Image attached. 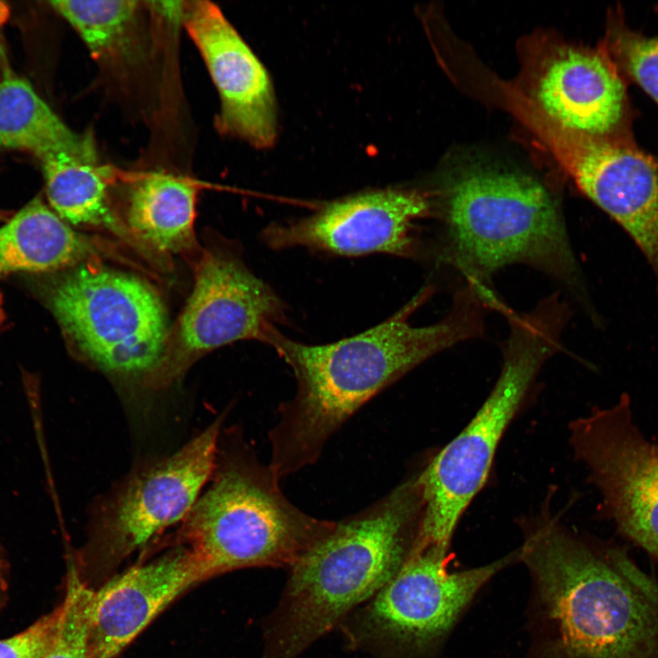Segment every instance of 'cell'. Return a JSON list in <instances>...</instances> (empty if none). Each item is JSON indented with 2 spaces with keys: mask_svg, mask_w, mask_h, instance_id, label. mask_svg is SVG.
Wrapping results in <instances>:
<instances>
[{
  "mask_svg": "<svg viewBox=\"0 0 658 658\" xmlns=\"http://www.w3.org/2000/svg\"><path fill=\"white\" fill-rule=\"evenodd\" d=\"M523 58L514 84L550 121L587 136L632 137L626 80L600 44L535 37Z\"/></svg>",
  "mask_w": 658,
  "mask_h": 658,
  "instance_id": "obj_13",
  "label": "cell"
},
{
  "mask_svg": "<svg viewBox=\"0 0 658 658\" xmlns=\"http://www.w3.org/2000/svg\"><path fill=\"white\" fill-rule=\"evenodd\" d=\"M277 295L229 250L202 249L192 293L169 329L162 359L145 388L164 389L207 353L239 340L265 342L280 320Z\"/></svg>",
  "mask_w": 658,
  "mask_h": 658,
  "instance_id": "obj_10",
  "label": "cell"
},
{
  "mask_svg": "<svg viewBox=\"0 0 658 658\" xmlns=\"http://www.w3.org/2000/svg\"><path fill=\"white\" fill-rule=\"evenodd\" d=\"M211 478L178 529L207 578L250 567L291 568L336 526L291 503L241 439L217 457Z\"/></svg>",
  "mask_w": 658,
  "mask_h": 658,
  "instance_id": "obj_4",
  "label": "cell"
},
{
  "mask_svg": "<svg viewBox=\"0 0 658 658\" xmlns=\"http://www.w3.org/2000/svg\"><path fill=\"white\" fill-rule=\"evenodd\" d=\"M98 248L72 229L40 198L0 227V275L49 271L96 260Z\"/></svg>",
  "mask_w": 658,
  "mask_h": 658,
  "instance_id": "obj_19",
  "label": "cell"
},
{
  "mask_svg": "<svg viewBox=\"0 0 658 658\" xmlns=\"http://www.w3.org/2000/svg\"><path fill=\"white\" fill-rule=\"evenodd\" d=\"M87 134L71 131L25 80H0V150H27L39 158L77 147Z\"/></svg>",
  "mask_w": 658,
  "mask_h": 658,
  "instance_id": "obj_20",
  "label": "cell"
},
{
  "mask_svg": "<svg viewBox=\"0 0 658 658\" xmlns=\"http://www.w3.org/2000/svg\"><path fill=\"white\" fill-rule=\"evenodd\" d=\"M575 458L599 490L621 535L658 560V443L634 424L623 395L569 424Z\"/></svg>",
  "mask_w": 658,
  "mask_h": 658,
  "instance_id": "obj_12",
  "label": "cell"
},
{
  "mask_svg": "<svg viewBox=\"0 0 658 658\" xmlns=\"http://www.w3.org/2000/svg\"><path fill=\"white\" fill-rule=\"evenodd\" d=\"M600 45L624 80L636 83L658 104V35L633 30L617 7L608 14Z\"/></svg>",
  "mask_w": 658,
  "mask_h": 658,
  "instance_id": "obj_22",
  "label": "cell"
},
{
  "mask_svg": "<svg viewBox=\"0 0 658 658\" xmlns=\"http://www.w3.org/2000/svg\"><path fill=\"white\" fill-rule=\"evenodd\" d=\"M46 192L54 211L66 222L108 231L146 257H154L112 210L108 175L89 133L79 146L48 153L39 158Z\"/></svg>",
  "mask_w": 658,
  "mask_h": 658,
  "instance_id": "obj_17",
  "label": "cell"
},
{
  "mask_svg": "<svg viewBox=\"0 0 658 658\" xmlns=\"http://www.w3.org/2000/svg\"><path fill=\"white\" fill-rule=\"evenodd\" d=\"M430 209L416 190L371 191L332 202L305 218L270 227L272 248L306 247L343 256L383 252L408 256L413 222Z\"/></svg>",
  "mask_w": 658,
  "mask_h": 658,
  "instance_id": "obj_15",
  "label": "cell"
},
{
  "mask_svg": "<svg viewBox=\"0 0 658 658\" xmlns=\"http://www.w3.org/2000/svg\"><path fill=\"white\" fill-rule=\"evenodd\" d=\"M443 203L450 257L471 284L485 286L498 270L524 263L579 287L562 213L533 176L469 168L448 184Z\"/></svg>",
  "mask_w": 658,
  "mask_h": 658,
  "instance_id": "obj_5",
  "label": "cell"
},
{
  "mask_svg": "<svg viewBox=\"0 0 658 658\" xmlns=\"http://www.w3.org/2000/svg\"><path fill=\"white\" fill-rule=\"evenodd\" d=\"M49 304L79 358L145 387L170 329L164 302L151 284L93 260L52 286Z\"/></svg>",
  "mask_w": 658,
  "mask_h": 658,
  "instance_id": "obj_7",
  "label": "cell"
},
{
  "mask_svg": "<svg viewBox=\"0 0 658 658\" xmlns=\"http://www.w3.org/2000/svg\"><path fill=\"white\" fill-rule=\"evenodd\" d=\"M93 590L71 564L62 600L63 614L49 645L39 658H91L89 609Z\"/></svg>",
  "mask_w": 658,
  "mask_h": 658,
  "instance_id": "obj_23",
  "label": "cell"
},
{
  "mask_svg": "<svg viewBox=\"0 0 658 658\" xmlns=\"http://www.w3.org/2000/svg\"><path fill=\"white\" fill-rule=\"evenodd\" d=\"M222 418L169 456L137 469L94 513L86 548L118 559L179 525L211 479Z\"/></svg>",
  "mask_w": 658,
  "mask_h": 658,
  "instance_id": "obj_11",
  "label": "cell"
},
{
  "mask_svg": "<svg viewBox=\"0 0 658 658\" xmlns=\"http://www.w3.org/2000/svg\"><path fill=\"white\" fill-rule=\"evenodd\" d=\"M10 564L5 547L0 544V609L7 600Z\"/></svg>",
  "mask_w": 658,
  "mask_h": 658,
  "instance_id": "obj_25",
  "label": "cell"
},
{
  "mask_svg": "<svg viewBox=\"0 0 658 658\" xmlns=\"http://www.w3.org/2000/svg\"><path fill=\"white\" fill-rule=\"evenodd\" d=\"M62 614L60 602L26 630L0 640V658H39L52 641Z\"/></svg>",
  "mask_w": 658,
  "mask_h": 658,
  "instance_id": "obj_24",
  "label": "cell"
},
{
  "mask_svg": "<svg viewBox=\"0 0 658 658\" xmlns=\"http://www.w3.org/2000/svg\"><path fill=\"white\" fill-rule=\"evenodd\" d=\"M182 17L219 95L218 130L256 147L272 145L276 108L264 66L215 4L183 2Z\"/></svg>",
  "mask_w": 658,
  "mask_h": 658,
  "instance_id": "obj_14",
  "label": "cell"
},
{
  "mask_svg": "<svg viewBox=\"0 0 658 658\" xmlns=\"http://www.w3.org/2000/svg\"><path fill=\"white\" fill-rule=\"evenodd\" d=\"M449 547L419 541L399 570L374 595L366 635L396 658H445L453 629L479 591L519 562L518 548L488 564L451 570Z\"/></svg>",
  "mask_w": 658,
  "mask_h": 658,
  "instance_id": "obj_8",
  "label": "cell"
},
{
  "mask_svg": "<svg viewBox=\"0 0 658 658\" xmlns=\"http://www.w3.org/2000/svg\"><path fill=\"white\" fill-rule=\"evenodd\" d=\"M424 289L383 323L322 345L288 339L273 328L265 340L292 369L296 392L280 404L271 428V462L281 481L313 464L329 439L365 403L409 371L483 330V301L461 291L440 322L413 326L409 318L428 298Z\"/></svg>",
  "mask_w": 658,
  "mask_h": 658,
  "instance_id": "obj_2",
  "label": "cell"
},
{
  "mask_svg": "<svg viewBox=\"0 0 658 658\" xmlns=\"http://www.w3.org/2000/svg\"><path fill=\"white\" fill-rule=\"evenodd\" d=\"M515 117L570 176L577 187L631 236L651 265L658 292V157L633 137L596 138L568 131L536 106Z\"/></svg>",
  "mask_w": 658,
  "mask_h": 658,
  "instance_id": "obj_9",
  "label": "cell"
},
{
  "mask_svg": "<svg viewBox=\"0 0 658 658\" xmlns=\"http://www.w3.org/2000/svg\"><path fill=\"white\" fill-rule=\"evenodd\" d=\"M521 526L531 581L522 658H658V581L625 549L585 539L549 511Z\"/></svg>",
  "mask_w": 658,
  "mask_h": 658,
  "instance_id": "obj_1",
  "label": "cell"
},
{
  "mask_svg": "<svg viewBox=\"0 0 658 658\" xmlns=\"http://www.w3.org/2000/svg\"><path fill=\"white\" fill-rule=\"evenodd\" d=\"M419 473L334 531L290 568L264 658H296L352 608L373 597L415 549L424 519Z\"/></svg>",
  "mask_w": 658,
  "mask_h": 658,
  "instance_id": "obj_3",
  "label": "cell"
},
{
  "mask_svg": "<svg viewBox=\"0 0 658 658\" xmlns=\"http://www.w3.org/2000/svg\"><path fill=\"white\" fill-rule=\"evenodd\" d=\"M207 577L181 545L134 565L93 590L89 609L91 658H114L167 605Z\"/></svg>",
  "mask_w": 658,
  "mask_h": 658,
  "instance_id": "obj_16",
  "label": "cell"
},
{
  "mask_svg": "<svg viewBox=\"0 0 658 658\" xmlns=\"http://www.w3.org/2000/svg\"><path fill=\"white\" fill-rule=\"evenodd\" d=\"M50 5L78 32L96 59L106 62L133 55L139 2L58 0Z\"/></svg>",
  "mask_w": 658,
  "mask_h": 658,
  "instance_id": "obj_21",
  "label": "cell"
},
{
  "mask_svg": "<svg viewBox=\"0 0 658 658\" xmlns=\"http://www.w3.org/2000/svg\"><path fill=\"white\" fill-rule=\"evenodd\" d=\"M9 16V7L6 5V3L0 1V31L8 19Z\"/></svg>",
  "mask_w": 658,
  "mask_h": 658,
  "instance_id": "obj_26",
  "label": "cell"
},
{
  "mask_svg": "<svg viewBox=\"0 0 658 658\" xmlns=\"http://www.w3.org/2000/svg\"><path fill=\"white\" fill-rule=\"evenodd\" d=\"M196 188L174 175H146L131 189L125 219L135 239L156 259L176 253L199 255L194 232Z\"/></svg>",
  "mask_w": 658,
  "mask_h": 658,
  "instance_id": "obj_18",
  "label": "cell"
},
{
  "mask_svg": "<svg viewBox=\"0 0 658 658\" xmlns=\"http://www.w3.org/2000/svg\"><path fill=\"white\" fill-rule=\"evenodd\" d=\"M2 320H3V312H2L1 298H0V324H1V323H2Z\"/></svg>",
  "mask_w": 658,
  "mask_h": 658,
  "instance_id": "obj_27",
  "label": "cell"
},
{
  "mask_svg": "<svg viewBox=\"0 0 658 658\" xmlns=\"http://www.w3.org/2000/svg\"><path fill=\"white\" fill-rule=\"evenodd\" d=\"M510 325L500 375L469 423L419 472L424 496L420 538L451 547L463 514L484 486L498 446L525 406L545 363L557 351L567 308L557 294L519 314L503 304Z\"/></svg>",
  "mask_w": 658,
  "mask_h": 658,
  "instance_id": "obj_6",
  "label": "cell"
}]
</instances>
